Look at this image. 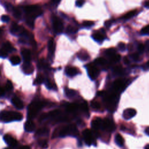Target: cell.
Listing matches in <instances>:
<instances>
[{
  "instance_id": "obj_57",
  "label": "cell",
  "mask_w": 149,
  "mask_h": 149,
  "mask_svg": "<svg viewBox=\"0 0 149 149\" xmlns=\"http://www.w3.org/2000/svg\"><path fill=\"white\" fill-rule=\"evenodd\" d=\"M145 132H146V133L147 135L149 136V127H147V128L146 129Z\"/></svg>"
},
{
  "instance_id": "obj_43",
  "label": "cell",
  "mask_w": 149,
  "mask_h": 149,
  "mask_svg": "<svg viewBox=\"0 0 149 149\" xmlns=\"http://www.w3.org/2000/svg\"><path fill=\"white\" fill-rule=\"evenodd\" d=\"M118 47L119 49L121 51H124L126 49V45L125 43H123L122 42H120L118 44Z\"/></svg>"
},
{
  "instance_id": "obj_47",
  "label": "cell",
  "mask_w": 149,
  "mask_h": 149,
  "mask_svg": "<svg viewBox=\"0 0 149 149\" xmlns=\"http://www.w3.org/2000/svg\"><path fill=\"white\" fill-rule=\"evenodd\" d=\"M1 20L2 22H8L10 20V18L9 17L6 15H3L2 16H1Z\"/></svg>"
},
{
  "instance_id": "obj_20",
  "label": "cell",
  "mask_w": 149,
  "mask_h": 149,
  "mask_svg": "<svg viewBox=\"0 0 149 149\" xmlns=\"http://www.w3.org/2000/svg\"><path fill=\"white\" fill-rule=\"evenodd\" d=\"M124 82L122 80H116L114 81L113 84V87L115 90L119 91L124 87Z\"/></svg>"
},
{
  "instance_id": "obj_22",
  "label": "cell",
  "mask_w": 149,
  "mask_h": 149,
  "mask_svg": "<svg viewBox=\"0 0 149 149\" xmlns=\"http://www.w3.org/2000/svg\"><path fill=\"white\" fill-rule=\"evenodd\" d=\"M115 141L116 144L119 147H122L124 144V139H123L122 136L119 134H116L115 137Z\"/></svg>"
},
{
  "instance_id": "obj_7",
  "label": "cell",
  "mask_w": 149,
  "mask_h": 149,
  "mask_svg": "<svg viewBox=\"0 0 149 149\" xmlns=\"http://www.w3.org/2000/svg\"><path fill=\"white\" fill-rule=\"evenodd\" d=\"M87 73L89 77L91 79V80H94L96 79V78L98 76L100 71L95 66L92 64L87 65Z\"/></svg>"
},
{
  "instance_id": "obj_29",
  "label": "cell",
  "mask_w": 149,
  "mask_h": 149,
  "mask_svg": "<svg viewBox=\"0 0 149 149\" xmlns=\"http://www.w3.org/2000/svg\"><path fill=\"white\" fill-rule=\"evenodd\" d=\"M45 80V79H44V77L41 74H38L35 80L34 81V84H41L42 83H43Z\"/></svg>"
},
{
  "instance_id": "obj_36",
  "label": "cell",
  "mask_w": 149,
  "mask_h": 149,
  "mask_svg": "<svg viewBox=\"0 0 149 149\" xmlns=\"http://www.w3.org/2000/svg\"><path fill=\"white\" fill-rule=\"evenodd\" d=\"M38 144L42 148H47L48 147V142L46 140H40L38 141Z\"/></svg>"
},
{
  "instance_id": "obj_60",
  "label": "cell",
  "mask_w": 149,
  "mask_h": 149,
  "mask_svg": "<svg viewBox=\"0 0 149 149\" xmlns=\"http://www.w3.org/2000/svg\"><path fill=\"white\" fill-rule=\"evenodd\" d=\"M147 64H148V65H149V62L147 63Z\"/></svg>"
},
{
  "instance_id": "obj_11",
  "label": "cell",
  "mask_w": 149,
  "mask_h": 149,
  "mask_svg": "<svg viewBox=\"0 0 149 149\" xmlns=\"http://www.w3.org/2000/svg\"><path fill=\"white\" fill-rule=\"evenodd\" d=\"M136 111L133 108H127L123 112V117L125 119H130L136 115Z\"/></svg>"
},
{
  "instance_id": "obj_45",
  "label": "cell",
  "mask_w": 149,
  "mask_h": 149,
  "mask_svg": "<svg viewBox=\"0 0 149 149\" xmlns=\"http://www.w3.org/2000/svg\"><path fill=\"white\" fill-rule=\"evenodd\" d=\"M80 108L81 109L85 112H87L88 111V106H87V104L86 102H84L83 103L81 106H80Z\"/></svg>"
},
{
  "instance_id": "obj_54",
  "label": "cell",
  "mask_w": 149,
  "mask_h": 149,
  "mask_svg": "<svg viewBox=\"0 0 149 149\" xmlns=\"http://www.w3.org/2000/svg\"><path fill=\"white\" fill-rule=\"evenodd\" d=\"M104 94H105V91H100L97 93V95L98 96H102L103 95H104Z\"/></svg>"
},
{
  "instance_id": "obj_15",
  "label": "cell",
  "mask_w": 149,
  "mask_h": 149,
  "mask_svg": "<svg viewBox=\"0 0 149 149\" xmlns=\"http://www.w3.org/2000/svg\"><path fill=\"white\" fill-rule=\"evenodd\" d=\"M24 130L27 132H32L34 130L36 126L34 123L30 119H28L26 121L24 125Z\"/></svg>"
},
{
  "instance_id": "obj_26",
  "label": "cell",
  "mask_w": 149,
  "mask_h": 149,
  "mask_svg": "<svg viewBox=\"0 0 149 149\" xmlns=\"http://www.w3.org/2000/svg\"><path fill=\"white\" fill-rule=\"evenodd\" d=\"M10 61L12 65H16L20 63V58L19 56L13 55L10 58Z\"/></svg>"
},
{
  "instance_id": "obj_39",
  "label": "cell",
  "mask_w": 149,
  "mask_h": 149,
  "mask_svg": "<svg viewBox=\"0 0 149 149\" xmlns=\"http://www.w3.org/2000/svg\"><path fill=\"white\" fill-rule=\"evenodd\" d=\"M91 107L95 110L99 109L100 108V104L97 101H92L91 103Z\"/></svg>"
},
{
  "instance_id": "obj_30",
  "label": "cell",
  "mask_w": 149,
  "mask_h": 149,
  "mask_svg": "<svg viewBox=\"0 0 149 149\" xmlns=\"http://www.w3.org/2000/svg\"><path fill=\"white\" fill-rule=\"evenodd\" d=\"M78 30V29L73 26V25H68L66 27V32L68 33H76Z\"/></svg>"
},
{
  "instance_id": "obj_49",
  "label": "cell",
  "mask_w": 149,
  "mask_h": 149,
  "mask_svg": "<svg viewBox=\"0 0 149 149\" xmlns=\"http://www.w3.org/2000/svg\"><path fill=\"white\" fill-rule=\"evenodd\" d=\"M85 3V1H76V5L77 6H79V7H81L83 6V5Z\"/></svg>"
},
{
  "instance_id": "obj_46",
  "label": "cell",
  "mask_w": 149,
  "mask_h": 149,
  "mask_svg": "<svg viewBox=\"0 0 149 149\" xmlns=\"http://www.w3.org/2000/svg\"><path fill=\"white\" fill-rule=\"evenodd\" d=\"M130 57L134 61H137L139 59V55L137 53H134V54H132L130 55Z\"/></svg>"
},
{
  "instance_id": "obj_42",
  "label": "cell",
  "mask_w": 149,
  "mask_h": 149,
  "mask_svg": "<svg viewBox=\"0 0 149 149\" xmlns=\"http://www.w3.org/2000/svg\"><path fill=\"white\" fill-rule=\"evenodd\" d=\"M47 66H48V64L43 59L41 60L38 65V66L39 68H47Z\"/></svg>"
},
{
  "instance_id": "obj_28",
  "label": "cell",
  "mask_w": 149,
  "mask_h": 149,
  "mask_svg": "<svg viewBox=\"0 0 149 149\" xmlns=\"http://www.w3.org/2000/svg\"><path fill=\"white\" fill-rule=\"evenodd\" d=\"M79 108V106L76 104H69L66 106V110L68 112H74L76 111Z\"/></svg>"
},
{
  "instance_id": "obj_41",
  "label": "cell",
  "mask_w": 149,
  "mask_h": 149,
  "mask_svg": "<svg viewBox=\"0 0 149 149\" xmlns=\"http://www.w3.org/2000/svg\"><path fill=\"white\" fill-rule=\"evenodd\" d=\"M141 33L143 35H148L149 34V24L143 27L141 31Z\"/></svg>"
},
{
  "instance_id": "obj_53",
  "label": "cell",
  "mask_w": 149,
  "mask_h": 149,
  "mask_svg": "<svg viewBox=\"0 0 149 149\" xmlns=\"http://www.w3.org/2000/svg\"><path fill=\"white\" fill-rule=\"evenodd\" d=\"M123 62L126 65H128L129 63H130V61L129 60V59L127 58V57H125L123 58Z\"/></svg>"
},
{
  "instance_id": "obj_9",
  "label": "cell",
  "mask_w": 149,
  "mask_h": 149,
  "mask_svg": "<svg viewBox=\"0 0 149 149\" xmlns=\"http://www.w3.org/2000/svg\"><path fill=\"white\" fill-rule=\"evenodd\" d=\"M116 126L115 125V123L109 120V119L105 118L102 120V129L103 130H105L108 132H113L115 130Z\"/></svg>"
},
{
  "instance_id": "obj_14",
  "label": "cell",
  "mask_w": 149,
  "mask_h": 149,
  "mask_svg": "<svg viewBox=\"0 0 149 149\" xmlns=\"http://www.w3.org/2000/svg\"><path fill=\"white\" fill-rule=\"evenodd\" d=\"M22 68L23 72L26 74H30L34 71V68L30 62H24Z\"/></svg>"
},
{
  "instance_id": "obj_10",
  "label": "cell",
  "mask_w": 149,
  "mask_h": 149,
  "mask_svg": "<svg viewBox=\"0 0 149 149\" xmlns=\"http://www.w3.org/2000/svg\"><path fill=\"white\" fill-rule=\"evenodd\" d=\"M3 140L9 146L12 147H15L17 145V141L9 134H6L4 135Z\"/></svg>"
},
{
  "instance_id": "obj_34",
  "label": "cell",
  "mask_w": 149,
  "mask_h": 149,
  "mask_svg": "<svg viewBox=\"0 0 149 149\" xmlns=\"http://www.w3.org/2000/svg\"><path fill=\"white\" fill-rule=\"evenodd\" d=\"M94 63L99 65H104L107 63V61L103 58H98L95 59Z\"/></svg>"
},
{
  "instance_id": "obj_55",
  "label": "cell",
  "mask_w": 149,
  "mask_h": 149,
  "mask_svg": "<svg viewBox=\"0 0 149 149\" xmlns=\"http://www.w3.org/2000/svg\"><path fill=\"white\" fill-rule=\"evenodd\" d=\"M19 149H30L28 146H22Z\"/></svg>"
},
{
  "instance_id": "obj_35",
  "label": "cell",
  "mask_w": 149,
  "mask_h": 149,
  "mask_svg": "<svg viewBox=\"0 0 149 149\" xmlns=\"http://www.w3.org/2000/svg\"><path fill=\"white\" fill-rule=\"evenodd\" d=\"M113 72L116 74L120 75L123 73V69L121 66H116L113 68Z\"/></svg>"
},
{
  "instance_id": "obj_18",
  "label": "cell",
  "mask_w": 149,
  "mask_h": 149,
  "mask_svg": "<svg viewBox=\"0 0 149 149\" xmlns=\"http://www.w3.org/2000/svg\"><path fill=\"white\" fill-rule=\"evenodd\" d=\"M65 72H66V74L68 76L72 77V76L76 75L79 72H78L77 69L74 67L68 66V67H66V68L65 69Z\"/></svg>"
},
{
  "instance_id": "obj_48",
  "label": "cell",
  "mask_w": 149,
  "mask_h": 149,
  "mask_svg": "<svg viewBox=\"0 0 149 149\" xmlns=\"http://www.w3.org/2000/svg\"><path fill=\"white\" fill-rule=\"evenodd\" d=\"M5 7H6V9L8 10H10V11L12 10V11L13 9V7L12 6V5L10 3H5Z\"/></svg>"
},
{
  "instance_id": "obj_33",
  "label": "cell",
  "mask_w": 149,
  "mask_h": 149,
  "mask_svg": "<svg viewBox=\"0 0 149 149\" xmlns=\"http://www.w3.org/2000/svg\"><path fill=\"white\" fill-rule=\"evenodd\" d=\"M136 12H137V10H131L129 12H127L126 15H125L123 16V18L125 19H129L131 17H132L133 16H134L136 14Z\"/></svg>"
},
{
  "instance_id": "obj_17",
  "label": "cell",
  "mask_w": 149,
  "mask_h": 149,
  "mask_svg": "<svg viewBox=\"0 0 149 149\" xmlns=\"http://www.w3.org/2000/svg\"><path fill=\"white\" fill-rule=\"evenodd\" d=\"M1 49L5 51L8 54V52H12V51L15 50V49L13 47V46L12 45L10 42L9 41H6L3 43L2 47H1Z\"/></svg>"
},
{
  "instance_id": "obj_21",
  "label": "cell",
  "mask_w": 149,
  "mask_h": 149,
  "mask_svg": "<svg viewBox=\"0 0 149 149\" xmlns=\"http://www.w3.org/2000/svg\"><path fill=\"white\" fill-rule=\"evenodd\" d=\"M49 134V129L46 127H42L37 130L36 134L38 136H46Z\"/></svg>"
},
{
  "instance_id": "obj_37",
  "label": "cell",
  "mask_w": 149,
  "mask_h": 149,
  "mask_svg": "<svg viewBox=\"0 0 149 149\" xmlns=\"http://www.w3.org/2000/svg\"><path fill=\"white\" fill-rule=\"evenodd\" d=\"M120 59V56L119 54H115V55H113L111 58V61L112 63L118 62L119 61Z\"/></svg>"
},
{
  "instance_id": "obj_40",
  "label": "cell",
  "mask_w": 149,
  "mask_h": 149,
  "mask_svg": "<svg viewBox=\"0 0 149 149\" xmlns=\"http://www.w3.org/2000/svg\"><path fill=\"white\" fill-rule=\"evenodd\" d=\"M94 24V22L90 21V20H86V21H84V22H83V26H84V27H91V26H93Z\"/></svg>"
},
{
  "instance_id": "obj_56",
  "label": "cell",
  "mask_w": 149,
  "mask_h": 149,
  "mask_svg": "<svg viewBox=\"0 0 149 149\" xmlns=\"http://www.w3.org/2000/svg\"><path fill=\"white\" fill-rule=\"evenodd\" d=\"M144 6H145L146 8H149V1H146V2H144Z\"/></svg>"
},
{
  "instance_id": "obj_12",
  "label": "cell",
  "mask_w": 149,
  "mask_h": 149,
  "mask_svg": "<svg viewBox=\"0 0 149 149\" xmlns=\"http://www.w3.org/2000/svg\"><path fill=\"white\" fill-rule=\"evenodd\" d=\"M11 102L17 109H22L24 107L22 101L17 96L13 97L11 100Z\"/></svg>"
},
{
  "instance_id": "obj_3",
  "label": "cell",
  "mask_w": 149,
  "mask_h": 149,
  "mask_svg": "<svg viewBox=\"0 0 149 149\" xmlns=\"http://www.w3.org/2000/svg\"><path fill=\"white\" fill-rule=\"evenodd\" d=\"M78 133L79 132L76 125L70 124L61 129L59 132V136L61 137H64L68 136L76 137L78 135Z\"/></svg>"
},
{
  "instance_id": "obj_4",
  "label": "cell",
  "mask_w": 149,
  "mask_h": 149,
  "mask_svg": "<svg viewBox=\"0 0 149 149\" xmlns=\"http://www.w3.org/2000/svg\"><path fill=\"white\" fill-rule=\"evenodd\" d=\"M26 13V17L34 19L36 17L40 16L42 11L40 7L38 5H29L24 8Z\"/></svg>"
},
{
  "instance_id": "obj_38",
  "label": "cell",
  "mask_w": 149,
  "mask_h": 149,
  "mask_svg": "<svg viewBox=\"0 0 149 149\" xmlns=\"http://www.w3.org/2000/svg\"><path fill=\"white\" fill-rule=\"evenodd\" d=\"M13 88V85L12 82L10 80H7V82L6 83V85L5 86V90L6 91H10L12 90Z\"/></svg>"
},
{
  "instance_id": "obj_8",
  "label": "cell",
  "mask_w": 149,
  "mask_h": 149,
  "mask_svg": "<svg viewBox=\"0 0 149 149\" xmlns=\"http://www.w3.org/2000/svg\"><path fill=\"white\" fill-rule=\"evenodd\" d=\"M83 137L84 141L87 146H91L94 143V137L91 131L88 129H85L83 132Z\"/></svg>"
},
{
  "instance_id": "obj_44",
  "label": "cell",
  "mask_w": 149,
  "mask_h": 149,
  "mask_svg": "<svg viewBox=\"0 0 149 149\" xmlns=\"http://www.w3.org/2000/svg\"><path fill=\"white\" fill-rule=\"evenodd\" d=\"M45 86L48 89H52L54 88H55V86L54 84H52L51 82H50L49 81H47L45 83Z\"/></svg>"
},
{
  "instance_id": "obj_59",
  "label": "cell",
  "mask_w": 149,
  "mask_h": 149,
  "mask_svg": "<svg viewBox=\"0 0 149 149\" xmlns=\"http://www.w3.org/2000/svg\"><path fill=\"white\" fill-rule=\"evenodd\" d=\"M4 149H10V148H4Z\"/></svg>"
},
{
  "instance_id": "obj_52",
  "label": "cell",
  "mask_w": 149,
  "mask_h": 149,
  "mask_svg": "<svg viewBox=\"0 0 149 149\" xmlns=\"http://www.w3.org/2000/svg\"><path fill=\"white\" fill-rule=\"evenodd\" d=\"M112 20H107V21H105V22L104 24H105V26L106 27H110V26H111V25L112 24Z\"/></svg>"
},
{
  "instance_id": "obj_58",
  "label": "cell",
  "mask_w": 149,
  "mask_h": 149,
  "mask_svg": "<svg viewBox=\"0 0 149 149\" xmlns=\"http://www.w3.org/2000/svg\"><path fill=\"white\" fill-rule=\"evenodd\" d=\"M145 149H149V144H147L145 146Z\"/></svg>"
},
{
  "instance_id": "obj_6",
  "label": "cell",
  "mask_w": 149,
  "mask_h": 149,
  "mask_svg": "<svg viewBox=\"0 0 149 149\" xmlns=\"http://www.w3.org/2000/svg\"><path fill=\"white\" fill-rule=\"evenodd\" d=\"M10 31L12 34L20 36V37L26 34L28 31L26 30L24 27L18 25L16 23H13L10 28Z\"/></svg>"
},
{
  "instance_id": "obj_27",
  "label": "cell",
  "mask_w": 149,
  "mask_h": 149,
  "mask_svg": "<svg viewBox=\"0 0 149 149\" xmlns=\"http://www.w3.org/2000/svg\"><path fill=\"white\" fill-rule=\"evenodd\" d=\"M12 12H13V15L15 17H16L17 19H20L22 16V11L20 9L17 8H13Z\"/></svg>"
},
{
  "instance_id": "obj_31",
  "label": "cell",
  "mask_w": 149,
  "mask_h": 149,
  "mask_svg": "<svg viewBox=\"0 0 149 149\" xmlns=\"http://www.w3.org/2000/svg\"><path fill=\"white\" fill-rule=\"evenodd\" d=\"M116 54V49L114 48H109L105 51V55L108 56L112 57Z\"/></svg>"
},
{
  "instance_id": "obj_5",
  "label": "cell",
  "mask_w": 149,
  "mask_h": 149,
  "mask_svg": "<svg viewBox=\"0 0 149 149\" xmlns=\"http://www.w3.org/2000/svg\"><path fill=\"white\" fill-rule=\"evenodd\" d=\"M52 22L53 29L55 33L56 34L61 33L63 29V24L61 19L58 17L54 16L52 18Z\"/></svg>"
},
{
  "instance_id": "obj_19",
  "label": "cell",
  "mask_w": 149,
  "mask_h": 149,
  "mask_svg": "<svg viewBox=\"0 0 149 149\" xmlns=\"http://www.w3.org/2000/svg\"><path fill=\"white\" fill-rule=\"evenodd\" d=\"M78 58L82 61H86L90 58V56L88 53L85 51H81L77 54Z\"/></svg>"
},
{
  "instance_id": "obj_32",
  "label": "cell",
  "mask_w": 149,
  "mask_h": 149,
  "mask_svg": "<svg viewBox=\"0 0 149 149\" xmlns=\"http://www.w3.org/2000/svg\"><path fill=\"white\" fill-rule=\"evenodd\" d=\"M60 111L58 109L53 110L52 111H50L49 113H47L48 118H55L58 116L60 113Z\"/></svg>"
},
{
  "instance_id": "obj_25",
  "label": "cell",
  "mask_w": 149,
  "mask_h": 149,
  "mask_svg": "<svg viewBox=\"0 0 149 149\" xmlns=\"http://www.w3.org/2000/svg\"><path fill=\"white\" fill-rule=\"evenodd\" d=\"M48 49L49 51V53L51 55H53L55 49V47L54 40L52 39L50 40L48 42Z\"/></svg>"
},
{
  "instance_id": "obj_16",
  "label": "cell",
  "mask_w": 149,
  "mask_h": 149,
  "mask_svg": "<svg viewBox=\"0 0 149 149\" xmlns=\"http://www.w3.org/2000/svg\"><path fill=\"white\" fill-rule=\"evenodd\" d=\"M21 55L24 62H30L31 60V52L29 49L27 48H23L21 51Z\"/></svg>"
},
{
  "instance_id": "obj_1",
  "label": "cell",
  "mask_w": 149,
  "mask_h": 149,
  "mask_svg": "<svg viewBox=\"0 0 149 149\" xmlns=\"http://www.w3.org/2000/svg\"><path fill=\"white\" fill-rule=\"evenodd\" d=\"M46 102L42 101H34L29 104L27 108V118L29 119H33L36 116L38 112L44 107Z\"/></svg>"
},
{
  "instance_id": "obj_50",
  "label": "cell",
  "mask_w": 149,
  "mask_h": 149,
  "mask_svg": "<svg viewBox=\"0 0 149 149\" xmlns=\"http://www.w3.org/2000/svg\"><path fill=\"white\" fill-rule=\"evenodd\" d=\"M138 50L140 52H143L144 50V46L142 44H140L138 45Z\"/></svg>"
},
{
  "instance_id": "obj_13",
  "label": "cell",
  "mask_w": 149,
  "mask_h": 149,
  "mask_svg": "<svg viewBox=\"0 0 149 149\" xmlns=\"http://www.w3.org/2000/svg\"><path fill=\"white\" fill-rule=\"evenodd\" d=\"M102 120H102L100 118H95V119L93 120L91 122V123L92 128L95 130H97L101 128L102 129Z\"/></svg>"
},
{
  "instance_id": "obj_2",
  "label": "cell",
  "mask_w": 149,
  "mask_h": 149,
  "mask_svg": "<svg viewBox=\"0 0 149 149\" xmlns=\"http://www.w3.org/2000/svg\"><path fill=\"white\" fill-rule=\"evenodd\" d=\"M23 119L22 113L15 111H3L1 113V120L3 122L19 121Z\"/></svg>"
},
{
  "instance_id": "obj_23",
  "label": "cell",
  "mask_w": 149,
  "mask_h": 149,
  "mask_svg": "<svg viewBox=\"0 0 149 149\" xmlns=\"http://www.w3.org/2000/svg\"><path fill=\"white\" fill-rule=\"evenodd\" d=\"M93 39L95 41H97V42H101L102 41L105 37L104 36L103 34H101L100 33H95L93 34L92 36Z\"/></svg>"
},
{
  "instance_id": "obj_24",
  "label": "cell",
  "mask_w": 149,
  "mask_h": 149,
  "mask_svg": "<svg viewBox=\"0 0 149 149\" xmlns=\"http://www.w3.org/2000/svg\"><path fill=\"white\" fill-rule=\"evenodd\" d=\"M65 93L66 95L68 98H72L76 95V91L73 89H70L68 88H65Z\"/></svg>"
},
{
  "instance_id": "obj_51",
  "label": "cell",
  "mask_w": 149,
  "mask_h": 149,
  "mask_svg": "<svg viewBox=\"0 0 149 149\" xmlns=\"http://www.w3.org/2000/svg\"><path fill=\"white\" fill-rule=\"evenodd\" d=\"M8 56V53L1 49V56L2 58H6Z\"/></svg>"
}]
</instances>
